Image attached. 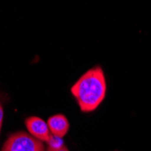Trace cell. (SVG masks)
Returning <instances> with one entry per match:
<instances>
[{
  "mask_svg": "<svg viewBox=\"0 0 151 151\" xmlns=\"http://www.w3.org/2000/svg\"><path fill=\"white\" fill-rule=\"evenodd\" d=\"M47 125L51 134L60 139L63 138L70 129L69 121L63 114H56L50 117L47 120Z\"/></svg>",
  "mask_w": 151,
  "mask_h": 151,
  "instance_id": "cell-4",
  "label": "cell"
},
{
  "mask_svg": "<svg viewBox=\"0 0 151 151\" xmlns=\"http://www.w3.org/2000/svg\"><path fill=\"white\" fill-rule=\"evenodd\" d=\"M47 151H69L67 147L63 143L61 145H48Z\"/></svg>",
  "mask_w": 151,
  "mask_h": 151,
  "instance_id": "cell-5",
  "label": "cell"
},
{
  "mask_svg": "<svg viewBox=\"0 0 151 151\" xmlns=\"http://www.w3.org/2000/svg\"><path fill=\"white\" fill-rule=\"evenodd\" d=\"M106 91L105 75L100 66H95L82 74L71 88V92L82 112L95 111L103 101Z\"/></svg>",
  "mask_w": 151,
  "mask_h": 151,
  "instance_id": "cell-1",
  "label": "cell"
},
{
  "mask_svg": "<svg viewBox=\"0 0 151 151\" xmlns=\"http://www.w3.org/2000/svg\"><path fill=\"white\" fill-rule=\"evenodd\" d=\"M25 126L29 133L35 139L48 143L52 135L50 132L47 123L38 117H30L25 119Z\"/></svg>",
  "mask_w": 151,
  "mask_h": 151,
  "instance_id": "cell-3",
  "label": "cell"
},
{
  "mask_svg": "<svg viewBox=\"0 0 151 151\" xmlns=\"http://www.w3.org/2000/svg\"><path fill=\"white\" fill-rule=\"evenodd\" d=\"M3 118H4V111H3L1 103H0V133H1V129H2V124H3Z\"/></svg>",
  "mask_w": 151,
  "mask_h": 151,
  "instance_id": "cell-6",
  "label": "cell"
},
{
  "mask_svg": "<svg viewBox=\"0 0 151 151\" xmlns=\"http://www.w3.org/2000/svg\"><path fill=\"white\" fill-rule=\"evenodd\" d=\"M1 151H45V147L43 141L31 134L18 131L8 137Z\"/></svg>",
  "mask_w": 151,
  "mask_h": 151,
  "instance_id": "cell-2",
  "label": "cell"
}]
</instances>
